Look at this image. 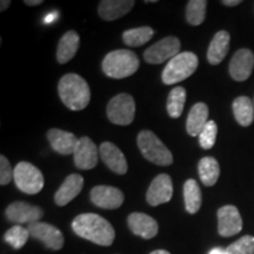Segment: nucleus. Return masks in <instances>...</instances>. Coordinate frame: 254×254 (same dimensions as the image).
I'll list each match as a JSON object with an SVG mask.
<instances>
[{
    "label": "nucleus",
    "instance_id": "1",
    "mask_svg": "<svg viewBox=\"0 0 254 254\" xmlns=\"http://www.w3.org/2000/svg\"><path fill=\"white\" fill-rule=\"evenodd\" d=\"M72 228L77 236L100 246H111L116 238L111 222L94 213L78 215L72 222Z\"/></svg>",
    "mask_w": 254,
    "mask_h": 254
},
{
    "label": "nucleus",
    "instance_id": "2",
    "mask_svg": "<svg viewBox=\"0 0 254 254\" xmlns=\"http://www.w3.org/2000/svg\"><path fill=\"white\" fill-rule=\"evenodd\" d=\"M58 93L66 107L72 111L86 109L91 100L87 81L77 73H67L59 80Z\"/></svg>",
    "mask_w": 254,
    "mask_h": 254
},
{
    "label": "nucleus",
    "instance_id": "3",
    "mask_svg": "<svg viewBox=\"0 0 254 254\" xmlns=\"http://www.w3.org/2000/svg\"><path fill=\"white\" fill-rule=\"evenodd\" d=\"M139 59L134 52L129 50H116L106 55L101 68L107 77L124 79L134 74L139 68Z\"/></svg>",
    "mask_w": 254,
    "mask_h": 254
},
{
    "label": "nucleus",
    "instance_id": "4",
    "mask_svg": "<svg viewBox=\"0 0 254 254\" xmlns=\"http://www.w3.org/2000/svg\"><path fill=\"white\" fill-rule=\"evenodd\" d=\"M199 59L193 52H180L165 66L161 79L165 85H174L190 78L196 71Z\"/></svg>",
    "mask_w": 254,
    "mask_h": 254
},
{
    "label": "nucleus",
    "instance_id": "5",
    "mask_svg": "<svg viewBox=\"0 0 254 254\" xmlns=\"http://www.w3.org/2000/svg\"><path fill=\"white\" fill-rule=\"evenodd\" d=\"M138 147L142 157L158 166H170L173 163V155L165 144L152 131L144 129L138 134Z\"/></svg>",
    "mask_w": 254,
    "mask_h": 254
},
{
    "label": "nucleus",
    "instance_id": "6",
    "mask_svg": "<svg viewBox=\"0 0 254 254\" xmlns=\"http://www.w3.org/2000/svg\"><path fill=\"white\" fill-rule=\"evenodd\" d=\"M13 180L18 189L26 194H38L45 185L41 171L26 161H21L14 167Z\"/></svg>",
    "mask_w": 254,
    "mask_h": 254
},
{
    "label": "nucleus",
    "instance_id": "7",
    "mask_svg": "<svg viewBox=\"0 0 254 254\" xmlns=\"http://www.w3.org/2000/svg\"><path fill=\"white\" fill-rule=\"evenodd\" d=\"M106 112L111 123L127 126L134 120L135 101L131 94L120 93L110 100Z\"/></svg>",
    "mask_w": 254,
    "mask_h": 254
},
{
    "label": "nucleus",
    "instance_id": "8",
    "mask_svg": "<svg viewBox=\"0 0 254 254\" xmlns=\"http://www.w3.org/2000/svg\"><path fill=\"white\" fill-rule=\"evenodd\" d=\"M180 47H182V44L177 37H166L148 47L144 52V59L148 64H153V65L163 64L166 60H171L179 55Z\"/></svg>",
    "mask_w": 254,
    "mask_h": 254
},
{
    "label": "nucleus",
    "instance_id": "9",
    "mask_svg": "<svg viewBox=\"0 0 254 254\" xmlns=\"http://www.w3.org/2000/svg\"><path fill=\"white\" fill-rule=\"evenodd\" d=\"M27 230L30 232L31 237L41 241L50 250H62L64 243H65L62 231H59L53 225L46 224V222H33V224L28 225Z\"/></svg>",
    "mask_w": 254,
    "mask_h": 254
},
{
    "label": "nucleus",
    "instance_id": "10",
    "mask_svg": "<svg viewBox=\"0 0 254 254\" xmlns=\"http://www.w3.org/2000/svg\"><path fill=\"white\" fill-rule=\"evenodd\" d=\"M6 218L17 225L33 224L40 221L44 217V211L39 206H34L25 201H15L8 205L5 211Z\"/></svg>",
    "mask_w": 254,
    "mask_h": 254
},
{
    "label": "nucleus",
    "instance_id": "11",
    "mask_svg": "<svg viewBox=\"0 0 254 254\" xmlns=\"http://www.w3.org/2000/svg\"><path fill=\"white\" fill-rule=\"evenodd\" d=\"M243 230V219L236 206L226 205L218 209V232L221 237L236 236Z\"/></svg>",
    "mask_w": 254,
    "mask_h": 254
},
{
    "label": "nucleus",
    "instance_id": "12",
    "mask_svg": "<svg viewBox=\"0 0 254 254\" xmlns=\"http://www.w3.org/2000/svg\"><path fill=\"white\" fill-rule=\"evenodd\" d=\"M173 195V184L172 179L168 174H159L152 180L147 193L146 200L151 206H159L166 204L172 199Z\"/></svg>",
    "mask_w": 254,
    "mask_h": 254
},
{
    "label": "nucleus",
    "instance_id": "13",
    "mask_svg": "<svg viewBox=\"0 0 254 254\" xmlns=\"http://www.w3.org/2000/svg\"><path fill=\"white\" fill-rule=\"evenodd\" d=\"M254 68V53L249 49L238 50L232 57L230 75L236 81H245L251 77Z\"/></svg>",
    "mask_w": 254,
    "mask_h": 254
},
{
    "label": "nucleus",
    "instance_id": "14",
    "mask_svg": "<svg viewBox=\"0 0 254 254\" xmlns=\"http://www.w3.org/2000/svg\"><path fill=\"white\" fill-rule=\"evenodd\" d=\"M91 201L98 207L104 209H117L123 205L124 193L113 186L99 185L92 189Z\"/></svg>",
    "mask_w": 254,
    "mask_h": 254
},
{
    "label": "nucleus",
    "instance_id": "15",
    "mask_svg": "<svg viewBox=\"0 0 254 254\" xmlns=\"http://www.w3.org/2000/svg\"><path fill=\"white\" fill-rule=\"evenodd\" d=\"M98 147L88 136H81L75 147L73 159L79 170H92L98 164Z\"/></svg>",
    "mask_w": 254,
    "mask_h": 254
},
{
    "label": "nucleus",
    "instance_id": "16",
    "mask_svg": "<svg viewBox=\"0 0 254 254\" xmlns=\"http://www.w3.org/2000/svg\"><path fill=\"white\" fill-rule=\"evenodd\" d=\"M99 153L101 160L112 172L119 174V176L126 174L127 170H128V165H127L125 155L120 151V148H118V146L109 141L103 142L100 145Z\"/></svg>",
    "mask_w": 254,
    "mask_h": 254
},
{
    "label": "nucleus",
    "instance_id": "17",
    "mask_svg": "<svg viewBox=\"0 0 254 254\" xmlns=\"http://www.w3.org/2000/svg\"><path fill=\"white\" fill-rule=\"evenodd\" d=\"M127 224L133 234L144 239H152L157 236L159 231L158 222L155 221V219L145 213H139V212L129 214Z\"/></svg>",
    "mask_w": 254,
    "mask_h": 254
},
{
    "label": "nucleus",
    "instance_id": "18",
    "mask_svg": "<svg viewBox=\"0 0 254 254\" xmlns=\"http://www.w3.org/2000/svg\"><path fill=\"white\" fill-rule=\"evenodd\" d=\"M47 139H49L51 147L57 153L63 155L74 153V150L79 141V139L73 133L63 131V129L59 128H51L47 132Z\"/></svg>",
    "mask_w": 254,
    "mask_h": 254
},
{
    "label": "nucleus",
    "instance_id": "19",
    "mask_svg": "<svg viewBox=\"0 0 254 254\" xmlns=\"http://www.w3.org/2000/svg\"><path fill=\"white\" fill-rule=\"evenodd\" d=\"M84 186V178L80 174L73 173L64 180L62 186L55 194V201L58 206H65L81 192Z\"/></svg>",
    "mask_w": 254,
    "mask_h": 254
},
{
    "label": "nucleus",
    "instance_id": "20",
    "mask_svg": "<svg viewBox=\"0 0 254 254\" xmlns=\"http://www.w3.org/2000/svg\"><path fill=\"white\" fill-rule=\"evenodd\" d=\"M134 4L133 0H103L99 2L98 13L104 20H117L128 13Z\"/></svg>",
    "mask_w": 254,
    "mask_h": 254
},
{
    "label": "nucleus",
    "instance_id": "21",
    "mask_svg": "<svg viewBox=\"0 0 254 254\" xmlns=\"http://www.w3.org/2000/svg\"><path fill=\"white\" fill-rule=\"evenodd\" d=\"M231 36L227 31H219L212 39L207 50V60L211 65H219L230 50Z\"/></svg>",
    "mask_w": 254,
    "mask_h": 254
},
{
    "label": "nucleus",
    "instance_id": "22",
    "mask_svg": "<svg viewBox=\"0 0 254 254\" xmlns=\"http://www.w3.org/2000/svg\"><path fill=\"white\" fill-rule=\"evenodd\" d=\"M208 120V107L205 103H196L190 109L186 122V131L190 136H199Z\"/></svg>",
    "mask_w": 254,
    "mask_h": 254
},
{
    "label": "nucleus",
    "instance_id": "23",
    "mask_svg": "<svg viewBox=\"0 0 254 254\" xmlns=\"http://www.w3.org/2000/svg\"><path fill=\"white\" fill-rule=\"evenodd\" d=\"M80 46V37L75 31H68L59 40L57 49V60L59 64H66L71 60Z\"/></svg>",
    "mask_w": 254,
    "mask_h": 254
},
{
    "label": "nucleus",
    "instance_id": "24",
    "mask_svg": "<svg viewBox=\"0 0 254 254\" xmlns=\"http://www.w3.org/2000/svg\"><path fill=\"white\" fill-rule=\"evenodd\" d=\"M234 118L240 126L247 127L254 120V104L253 100L249 97H238L232 105Z\"/></svg>",
    "mask_w": 254,
    "mask_h": 254
},
{
    "label": "nucleus",
    "instance_id": "25",
    "mask_svg": "<svg viewBox=\"0 0 254 254\" xmlns=\"http://www.w3.org/2000/svg\"><path fill=\"white\" fill-rule=\"evenodd\" d=\"M198 172L201 183L205 186H214L220 176V166L217 159L213 157H205L200 159L198 164Z\"/></svg>",
    "mask_w": 254,
    "mask_h": 254
},
{
    "label": "nucleus",
    "instance_id": "26",
    "mask_svg": "<svg viewBox=\"0 0 254 254\" xmlns=\"http://www.w3.org/2000/svg\"><path fill=\"white\" fill-rule=\"evenodd\" d=\"M184 200H185L186 211L190 214H195L201 207V190L194 179L186 180V183L184 184Z\"/></svg>",
    "mask_w": 254,
    "mask_h": 254
},
{
    "label": "nucleus",
    "instance_id": "27",
    "mask_svg": "<svg viewBox=\"0 0 254 254\" xmlns=\"http://www.w3.org/2000/svg\"><path fill=\"white\" fill-rule=\"evenodd\" d=\"M154 36L153 28L150 26H141L131 28L123 33V40L127 46L139 47L150 41Z\"/></svg>",
    "mask_w": 254,
    "mask_h": 254
},
{
    "label": "nucleus",
    "instance_id": "28",
    "mask_svg": "<svg viewBox=\"0 0 254 254\" xmlns=\"http://www.w3.org/2000/svg\"><path fill=\"white\" fill-rule=\"evenodd\" d=\"M186 103V90L184 87H174L167 97V113L171 118L177 119L182 116Z\"/></svg>",
    "mask_w": 254,
    "mask_h": 254
},
{
    "label": "nucleus",
    "instance_id": "29",
    "mask_svg": "<svg viewBox=\"0 0 254 254\" xmlns=\"http://www.w3.org/2000/svg\"><path fill=\"white\" fill-rule=\"evenodd\" d=\"M206 0H190L186 6V20L192 26H199L206 17Z\"/></svg>",
    "mask_w": 254,
    "mask_h": 254
},
{
    "label": "nucleus",
    "instance_id": "30",
    "mask_svg": "<svg viewBox=\"0 0 254 254\" xmlns=\"http://www.w3.org/2000/svg\"><path fill=\"white\" fill-rule=\"evenodd\" d=\"M28 237H30V232L27 228H24L21 225H14L6 232L4 239L14 250H20L26 245Z\"/></svg>",
    "mask_w": 254,
    "mask_h": 254
},
{
    "label": "nucleus",
    "instance_id": "31",
    "mask_svg": "<svg viewBox=\"0 0 254 254\" xmlns=\"http://www.w3.org/2000/svg\"><path fill=\"white\" fill-rule=\"evenodd\" d=\"M217 124L213 120H209L199 135V144L201 146V148H204V150H211L215 144V140H217Z\"/></svg>",
    "mask_w": 254,
    "mask_h": 254
},
{
    "label": "nucleus",
    "instance_id": "32",
    "mask_svg": "<svg viewBox=\"0 0 254 254\" xmlns=\"http://www.w3.org/2000/svg\"><path fill=\"white\" fill-rule=\"evenodd\" d=\"M228 254H254V237L245 236L227 247Z\"/></svg>",
    "mask_w": 254,
    "mask_h": 254
},
{
    "label": "nucleus",
    "instance_id": "33",
    "mask_svg": "<svg viewBox=\"0 0 254 254\" xmlns=\"http://www.w3.org/2000/svg\"><path fill=\"white\" fill-rule=\"evenodd\" d=\"M14 170L11 167L8 159L5 155L0 157V185H8L13 180Z\"/></svg>",
    "mask_w": 254,
    "mask_h": 254
},
{
    "label": "nucleus",
    "instance_id": "34",
    "mask_svg": "<svg viewBox=\"0 0 254 254\" xmlns=\"http://www.w3.org/2000/svg\"><path fill=\"white\" fill-rule=\"evenodd\" d=\"M208 254H228L227 250L221 249V247H215V249L209 251Z\"/></svg>",
    "mask_w": 254,
    "mask_h": 254
},
{
    "label": "nucleus",
    "instance_id": "35",
    "mask_svg": "<svg viewBox=\"0 0 254 254\" xmlns=\"http://www.w3.org/2000/svg\"><path fill=\"white\" fill-rule=\"evenodd\" d=\"M240 2H241L240 0H224V1H222V4L226 5V6H237V5H239Z\"/></svg>",
    "mask_w": 254,
    "mask_h": 254
},
{
    "label": "nucleus",
    "instance_id": "36",
    "mask_svg": "<svg viewBox=\"0 0 254 254\" xmlns=\"http://www.w3.org/2000/svg\"><path fill=\"white\" fill-rule=\"evenodd\" d=\"M0 5H1V6H0V11L4 12L5 9H7L8 6L11 5V1H9V0H1Z\"/></svg>",
    "mask_w": 254,
    "mask_h": 254
},
{
    "label": "nucleus",
    "instance_id": "37",
    "mask_svg": "<svg viewBox=\"0 0 254 254\" xmlns=\"http://www.w3.org/2000/svg\"><path fill=\"white\" fill-rule=\"evenodd\" d=\"M25 4L28 6H37L43 4V0H25Z\"/></svg>",
    "mask_w": 254,
    "mask_h": 254
},
{
    "label": "nucleus",
    "instance_id": "38",
    "mask_svg": "<svg viewBox=\"0 0 254 254\" xmlns=\"http://www.w3.org/2000/svg\"><path fill=\"white\" fill-rule=\"evenodd\" d=\"M55 19H56V14L55 13H53V14L50 13L45 19H44V21H45L46 24H51L53 20H55Z\"/></svg>",
    "mask_w": 254,
    "mask_h": 254
},
{
    "label": "nucleus",
    "instance_id": "39",
    "mask_svg": "<svg viewBox=\"0 0 254 254\" xmlns=\"http://www.w3.org/2000/svg\"><path fill=\"white\" fill-rule=\"evenodd\" d=\"M150 254H171V253L165 250H157V251H153V252H151Z\"/></svg>",
    "mask_w": 254,
    "mask_h": 254
},
{
    "label": "nucleus",
    "instance_id": "40",
    "mask_svg": "<svg viewBox=\"0 0 254 254\" xmlns=\"http://www.w3.org/2000/svg\"><path fill=\"white\" fill-rule=\"evenodd\" d=\"M253 104H254V99H253Z\"/></svg>",
    "mask_w": 254,
    "mask_h": 254
}]
</instances>
